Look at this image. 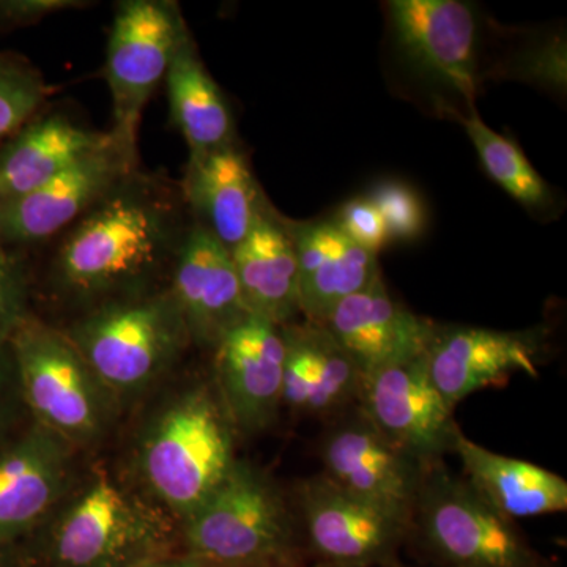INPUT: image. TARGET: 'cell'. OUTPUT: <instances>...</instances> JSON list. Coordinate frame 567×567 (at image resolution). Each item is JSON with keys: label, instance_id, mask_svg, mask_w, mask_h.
I'll return each instance as SVG.
<instances>
[{"label": "cell", "instance_id": "obj_28", "mask_svg": "<svg viewBox=\"0 0 567 567\" xmlns=\"http://www.w3.org/2000/svg\"><path fill=\"white\" fill-rule=\"evenodd\" d=\"M33 315L31 265L0 245V347Z\"/></svg>", "mask_w": 567, "mask_h": 567}, {"label": "cell", "instance_id": "obj_24", "mask_svg": "<svg viewBox=\"0 0 567 567\" xmlns=\"http://www.w3.org/2000/svg\"><path fill=\"white\" fill-rule=\"evenodd\" d=\"M454 454L464 465L465 480L496 513L511 520L546 516L567 509L565 477L520 458L492 453L458 434Z\"/></svg>", "mask_w": 567, "mask_h": 567}, {"label": "cell", "instance_id": "obj_5", "mask_svg": "<svg viewBox=\"0 0 567 567\" xmlns=\"http://www.w3.org/2000/svg\"><path fill=\"white\" fill-rule=\"evenodd\" d=\"M58 327L125 412L171 382L193 350L169 289L111 301Z\"/></svg>", "mask_w": 567, "mask_h": 567}, {"label": "cell", "instance_id": "obj_9", "mask_svg": "<svg viewBox=\"0 0 567 567\" xmlns=\"http://www.w3.org/2000/svg\"><path fill=\"white\" fill-rule=\"evenodd\" d=\"M111 133V132H110ZM141 167L137 147L111 133L110 141L20 199L0 205V245L28 259Z\"/></svg>", "mask_w": 567, "mask_h": 567}, {"label": "cell", "instance_id": "obj_15", "mask_svg": "<svg viewBox=\"0 0 567 567\" xmlns=\"http://www.w3.org/2000/svg\"><path fill=\"white\" fill-rule=\"evenodd\" d=\"M539 330L496 331L477 327H439L425 352L429 374L451 409L514 374L537 375L543 357Z\"/></svg>", "mask_w": 567, "mask_h": 567}, {"label": "cell", "instance_id": "obj_4", "mask_svg": "<svg viewBox=\"0 0 567 567\" xmlns=\"http://www.w3.org/2000/svg\"><path fill=\"white\" fill-rule=\"evenodd\" d=\"M181 532L183 550L203 567H311L292 494L246 458Z\"/></svg>", "mask_w": 567, "mask_h": 567}, {"label": "cell", "instance_id": "obj_34", "mask_svg": "<svg viewBox=\"0 0 567 567\" xmlns=\"http://www.w3.org/2000/svg\"><path fill=\"white\" fill-rule=\"evenodd\" d=\"M0 567H29L21 546H0Z\"/></svg>", "mask_w": 567, "mask_h": 567}, {"label": "cell", "instance_id": "obj_21", "mask_svg": "<svg viewBox=\"0 0 567 567\" xmlns=\"http://www.w3.org/2000/svg\"><path fill=\"white\" fill-rule=\"evenodd\" d=\"M181 183L193 221L229 251L274 207L260 188L240 142L188 158Z\"/></svg>", "mask_w": 567, "mask_h": 567}, {"label": "cell", "instance_id": "obj_10", "mask_svg": "<svg viewBox=\"0 0 567 567\" xmlns=\"http://www.w3.org/2000/svg\"><path fill=\"white\" fill-rule=\"evenodd\" d=\"M82 457L29 417L0 442V546H22L44 527L80 477Z\"/></svg>", "mask_w": 567, "mask_h": 567}, {"label": "cell", "instance_id": "obj_31", "mask_svg": "<svg viewBox=\"0 0 567 567\" xmlns=\"http://www.w3.org/2000/svg\"><path fill=\"white\" fill-rule=\"evenodd\" d=\"M92 6L89 0H0V35L32 28L54 14Z\"/></svg>", "mask_w": 567, "mask_h": 567}, {"label": "cell", "instance_id": "obj_32", "mask_svg": "<svg viewBox=\"0 0 567 567\" xmlns=\"http://www.w3.org/2000/svg\"><path fill=\"white\" fill-rule=\"evenodd\" d=\"M28 420L9 346L0 347V442Z\"/></svg>", "mask_w": 567, "mask_h": 567}, {"label": "cell", "instance_id": "obj_11", "mask_svg": "<svg viewBox=\"0 0 567 567\" xmlns=\"http://www.w3.org/2000/svg\"><path fill=\"white\" fill-rule=\"evenodd\" d=\"M309 557L341 567H383L398 559L412 527L369 505L323 473L306 477L292 494Z\"/></svg>", "mask_w": 567, "mask_h": 567}, {"label": "cell", "instance_id": "obj_20", "mask_svg": "<svg viewBox=\"0 0 567 567\" xmlns=\"http://www.w3.org/2000/svg\"><path fill=\"white\" fill-rule=\"evenodd\" d=\"M284 338L282 406L298 416L334 421L354 409L363 374L320 323L292 322Z\"/></svg>", "mask_w": 567, "mask_h": 567}, {"label": "cell", "instance_id": "obj_29", "mask_svg": "<svg viewBox=\"0 0 567 567\" xmlns=\"http://www.w3.org/2000/svg\"><path fill=\"white\" fill-rule=\"evenodd\" d=\"M368 199L382 215L390 241H413L423 235L427 223L425 208L412 186L402 182H382L372 188Z\"/></svg>", "mask_w": 567, "mask_h": 567}, {"label": "cell", "instance_id": "obj_3", "mask_svg": "<svg viewBox=\"0 0 567 567\" xmlns=\"http://www.w3.org/2000/svg\"><path fill=\"white\" fill-rule=\"evenodd\" d=\"M29 567H141L182 550L181 524L122 470L82 468L50 520L22 544Z\"/></svg>", "mask_w": 567, "mask_h": 567}, {"label": "cell", "instance_id": "obj_26", "mask_svg": "<svg viewBox=\"0 0 567 567\" xmlns=\"http://www.w3.org/2000/svg\"><path fill=\"white\" fill-rule=\"evenodd\" d=\"M484 169L509 196L533 212L551 207L547 182L513 141L488 128L477 115L462 118Z\"/></svg>", "mask_w": 567, "mask_h": 567}, {"label": "cell", "instance_id": "obj_8", "mask_svg": "<svg viewBox=\"0 0 567 567\" xmlns=\"http://www.w3.org/2000/svg\"><path fill=\"white\" fill-rule=\"evenodd\" d=\"M192 31L174 0H123L115 6L104 78L112 100L110 132L137 147L145 106L166 80L175 51Z\"/></svg>", "mask_w": 567, "mask_h": 567}, {"label": "cell", "instance_id": "obj_13", "mask_svg": "<svg viewBox=\"0 0 567 567\" xmlns=\"http://www.w3.org/2000/svg\"><path fill=\"white\" fill-rule=\"evenodd\" d=\"M357 406L390 442L424 464L454 453L462 432L432 382L425 353L363 375Z\"/></svg>", "mask_w": 567, "mask_h": 567}, {"label": "cell", "instance_id": "obj_2", "mask_svg": "<svg viewBox=\"0 0 567 567\" xmlns=\"http://www.w3.org/2000/svg\"><path fill=\"white\" fill-rule=\"evenodd\" d=\"M238 436L210 372L188 377L141 417L122 473L182 524L234 468Z\"/></svg>", "mask_w": 567, "mask_h": 567}, {"label": "cell", "instance_id": "obj_6", "mask_svg": "<svg viewBox=\"0 0 567 567\" xmlns=\"http://www.w3.org/2000/svg\"><path fill=\"white\" fill-rule=\"evenodd\" d=\"M9 350L29 420L85 457L117 434L125 409L58 324L29 316Z\"/></svg>", "mask_w": 567, "mask_h": 567}, {"label": "cell", "instance_id": "obj_22", "mask_svg": "<svg viewBox=\"0 0 567 567\" xmlns=\"http://www.w3.org/2000/svg\"><path fill=\"white\" fill-rule=\"evenodd\" d=\"M287 226L297 252L306 322L322 324L341 301L383 278L375 254L350 241L333 221L287 219Z\"/></svg>", "mask_w": 567, "mask_h": 567}, {"label": "cell", "instance_id": "obj_30", "mask_svg": "<svg viewBox=\"0 0 567 567\" xmlns=\"http://www.w3.org/2000/svg\"><path fill=\"white\" fill-rule=\"evenodd\" d=\"M331 221L350 241L375 256L390 244L382 215L368 197L349 200Z\"/></svg>", "mask_w": 567, "mask_h": 567}, {"label": "cell", "instance_id": "obj_33", "mask_svg": "<svg viewBox=\"0 0 567 567\" xmlns=\"http://www.w3.org/2000/svg\"><path fill=\"white\" fill-rule=\"evenodd\" d=\"M141 567H203L199 563L196 561L192 557V555L186 554L185 550H177L174 554L164 555L162 558L153 559V561L147 563V565Z\"/></svg>", "mask_w": 567, "mask_h": 567}, {"label": "cell", "instance_id": "obj_12", "mask_svg": "<svg viewBox=\"0 0 567 567\" xmlns=\"http://www.w3.org/2000/svg\"><path fill=\"white\" fill-rule=\"evenodd\" d=\"M323 475L413 529L425 470L386 439L358 406L331 421L319 446Z\"/></svg>", "mask_w": 567, "mask_h": 567}, {"label": "cell", "instance_id": "obj_27", "mask_svg": "<svg viewBox=\"0 0 567 567\" xmlns=\"http://www.w3.org/2000/svg\"><path fill=\"white\" fill-rule=\"evenodd\" d=\"M54 93V85L25 55L0 51V145L51 103Z\"/></svg>", "mask_w": 567, "mask_h": 567}, {"label": "cell", "instance_id": "obj_18", "mask_svg": "<svg viewBox=\"0 0 567 567\" xmlns=\"http://www.w3.org/2000/svg\"><path fill=\"white\" fill-rule=\"evenodd\" d=\"M322 324L363 375L423 357L436 330L395 301L383 278L341 301Z\"/></svg>", "mask_w": 567, "mask_h": 567}, {"label": "cell", "instance_id": "obj_36", "mask_svg": "<svg viewBox=\"0 0 567 567\" xmlns=\"http://www.w3.org/2000/svg\"><path fill=\"white\" fill-rule=\"evenodd\" d=\"M311 567H341V566L323 565V563H316V565H312Z\"/></svg>", "mask_w": 567, "mask_h": 567}, {"label": "cell", "instance_id": "obj_14", "mask_svg": "<svg viewBox=\"0 0 567 567\" xmlns=\"http://www.w3.org/2000/svg\"><path fill=\"white\" fill-rule=\"evenodd\" d=\"M210 374L238 435L270 431L282 409L281 327L248 317L213 350Z\"/></svg>", "mask_w": 567, "mask_h": 567}, {"label": "cell", "instance_id": "obj_1", "mask_svg": "<svg viewBox=\"0 0 567 567\" xmlns=\"http://www.w3.org/2000/svg\"><path fill=\"white\" fill-rule=\"evenodd\" d=\"M193 224L181 181L137 167L28 257L33 315L62 324L111 301L167 289Z\"/></svg>", "mask_w": 567, "mask_h": 567}, {"label": "cell", "instance_id": "obj_16", "mask_svg": "<svg viewBox=\"0 0 567 567\" xmlns=\"http://www.w3.org/2000/svg\"><path fill=\"white\" fill-rule=\"evenodd\" d=\"M395 47L425 76L473 100L477 21L458 0H393L388 6Z\"/></svg>", "mask_w": 567, "mask_h": 567}, {"label": "cell", "instance_id": "obj_19", "mask_svg": "<svg viewBox=\"0 0 567 567\" xmlns=\"http://www.w3.org/2000/svg\"><path fill=\"white\" fill-rule=\"evenodd\" d=\"M69 102H51L0 145V205L35 192L110 141Z\"/></svg>", "mask_w": 567, "mask_h": 567}, {"label": "cell", "instance_id": "obj_23", "mask_svg": "<svg viewBox=\"0 0 567 567\" xmlns=\"http://www.w3.org/2000/svg\"><path fill=\"white\" fill-rule=\"evenodd\" d=\"M230 256L249 315L278 327L297 322L301 316L297 252L287 219L275 207Z\"/></svg>", "mask_w": 567, "mask_h": 567}, {"label": "cell", "instance_id": "obj_35", "mask_svg": "<svg viewBox=\"0 0 567 567\" xmlns=\"http://www.w3.org/2000/svg\"><path fill=\"white\" fill-rule=\"evenodd\" d=\"M383 567H406V566L402 565V563H399L398 559H394V561L388 563V565L383 566Z\"/></svg>", "mask_w": 567, "mask_h": 567}, {"label": "cell", "instance_id": "obj_7", "mask_svg": "<svg viewBox=\"0 0 567 567\" xmlns=\"http://www.w3.org/2000/svg\"><path fill=\"white\" fill-rule=\"evenodd\" d=\"M451 567H546L514 520L496 513L443 461L427 466L413 528Z\"/></svg>", "mask_w": 567, "mask_h": 567}, {"label": "cell", "instance_id": "obj_17", "mask_svg": "<svg viewBox=\"0 0 567 567\" xmlns=\"http://www.w3.org/2000/svg\"><path fill=\"white\" fill-rule=\"evenodd\" d=\"M167 289L181 308L193 349L213 352L249 315L229 249L193 224Z\"/></svg>", "mask_w": 567, "mask_h": 567}, {"label": "cell", "instance_id": "obj_25", "mask_svg": "<svg viewBox=\"0 0 567 567\" xmlns=\"http://www.w3.org/2000/svg\"><path fill=\"white\" fill-rule=\"evenodd\" d=\"M164 84L171 122L188 145L189 158L238 142L233 110L205 66L192 31L178 44Z\"/></svg>", "mask_w": 567, "mask_h": 567}]
</instances>
